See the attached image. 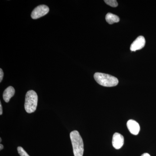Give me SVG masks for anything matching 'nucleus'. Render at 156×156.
Listing matches in <instances>:
<instances>
[{"instance_id":"11","label":"nucleus","mask_w":156,"mask_h":156,"mask_svg":"<svg viewBox=\"0 0 156 156\" xmlns=\"http://www.w3.org/2000/svg\"><path fill=\"white\" fill-rule=\"evenodd\" d=\"M17 150L18 154L20 156H30L26 152V151L23 149V148L21 147H17Z\"/></svg>"},{"instance_id":"8","label":"nucleus","mask_w":156,"mask_h":156,"mask_svg":"<svg viewBox=\"0 0 156 156\" xmlns=\"http://www.w3.org/2000/svg\"><path fill=\"white\" fill-rule=\"evenodd\" d=\"M15 93V89L14 87H9L4 91L3 94V98L6 102H9L10 99L14 96Z\"/></svg>"},{"instance_id":"7","label":"nucleus","mask_w":156,"mask_h":156,"mask_svg":"<svg viewBox=\"0 0 156 156\" xmlns=\"http://www.w3.org/2000/svg\"><path fill=\"white\" fill-rule=\"evenodd\" d=\"M127 126L128 130L134 135H137L140 130L139 124L134 120H129L127 123Z\"/></svg>"},{"instance_id":"16","label":"nucleus","mask_w":156,"mask_h":156,"mask_svg":"<svg viewBox=\"0 0 156 156\" xmlns=\"http://www.w3.org/2000/svg\"><path fill=\"white\" fill-rule=\"evenodd\" d=\"M0 140H1V141H0V142H1V141H2V138H0Z\"/></svg>"},{"instance_id":"9","label":"nucleus","mask_w":156,"mask_h":156,"mask_svg":"<svg viewBox=\"0 0 156 156\" xmlns=\"http://www.w3.org/2000/svg\"><path fill=\"white\" fill-rule=\"evenodd\" d=\"M105 20L107 22L110 24L119 22L120 20L119 17L117 15L111 13H108L106 14Z\"/></svg>"},{"instance_id":"4","label":"nucleus","mask_w":156,"mask_h":156,"mask_svg":"<svg viewBox=\"0 0 156 156\" xmlns=\"http://www.w3.org/2000/svg\"><path fill=\"white\" fill-rule=\"evenodd\" d=\"M49 11V8L48 6L41 5L34 9L31 14V17L33 19H37L48 14Z\"/></svg>"},{"instance_id":"2","label":"nucleus","mask_w":156,"mask_h":156,"mask_svg":"<svg viewBox=\"0 0 156 156\" xmlns=\"http://www.w3.org/2000/svg\"><path fill=\"white\" fill-rule=\"evenodd\" d=\"M94 77L98 83L103 87H115L119 83V80L117 78L103 73H96L94 74Z\"/></svg>"},{"instance_id":"10","label":"nucleus","mask_w":156,"mask_h":156,"mask_svg":"<svg viewBox=\"0 0 156 156\" xmlns=\"http://www.w3.org/2000/svg\"><path fill=\"white\" fill-rule=\"evenodd\" d=\"M104 2L108 5L114 8L116 7L118 5V2L115 0H105Z\"/></svg>"},{"instance_id":"15","label":"nucleus","mask_w":156,"mask_h":156,"mask_svg":"<svg viewBox=\"0 0 156 156\" xmlns=\"http://www.w3.org/2000/svg\"><path fill=\"white\" fill-rule=\"evenodd\" d=\"M3 148H4V146H3L2 144H0V150H2L3 149Z\"/></svg>"},{"instance_id":"14","label":"nucleus","mask_w":156,"mask_h":156,"mask_svg":"<svg viewBox=\"0 0 156 156\" xmlns=\"http://www.w3.org/2000/svg\"><path fill=\"white\" fill-rule=\"evenodd\" d=\"M141 156H151L148 153H144L141 155Z\"/></svg>"},{"instance_id":"12","label":"nucleus","mask_w":156,"mask_h":156,"mask_svg":"<svg viewBox=\"0 0 156 156\" xmlns=\"http://www.w3.org/2000/svg\"><path fill=\"white\" fill-rule=\"evenodd\" d=\"M3 76H4V73H3L2 69H0V82L1 83L2 80Z\"/></svg>"},{"instance_id":"13","label":"nucleus","mask_w":156,"mask_h":156,"mask_svg":"<svg viewBox=\"0 0 156 156\" xmlns=\"http://www.w3.org/2000/svg\"><path fill=\"white\" fill-rule=\"evenodd\" d=\"M2 103L0 102V115L2 114Z\"/></svg>"},{"instance_id":"3","label":"nucleus","mask_w":156,"mask_h":156,"mask_svg":"<svg viewBox=\"0 0 156 156\" xmlns=\"http://www.w3.org/2000/svg\"><path fill=\"white\" fill-rule=\"evenodd\" d=\"M38 96L34 90H30L26 93L25 96L24 108L27 112L32 113L36 110L37 105Z\"/></svg>"},{"instance_id":"6","label":"nucleus","mask_w":156,"mask_h":156,"mask_svg":"<svg viewBox=\"0 0 156 156\" xmlns=\"http://www.w3.org/2000/svg\"><path fill=\"white\" fill-rule=\"evenodd\" d=\"M112 145L116 149H119L124 145V136L119 133H115L113 136Z\"/></svg>"},{"instance_id":"5","label":"nucleus","mask_w":156,"mask_h":156,"mask_svg":"<svg viewBox=\"0 0 156 156\" xmlns=\"http://www.w3.org/2000/svg\"><path fill=\"white\" fill-rule=\"evenodd\" d=\"M145 40L144 37L140 36L137 37L130 46V50L132 51L141 50L145 46Z\"/></svg>"},{"instance_id":"1","label":"nucleus","mask_w":156,"mask_h":156,"mask_svg":"<svg viewBox=\"0 0 156 156\" xmlns=\"http://www.w3.org/2000/svg\"><path fill=\"white\" fill-rule=\"evenodd\" d=\"M72 144L73 151L74 156H83L84 152V144L83 139L77 131L74 130L70 134Z\"/></svg>"}]
</instances>
